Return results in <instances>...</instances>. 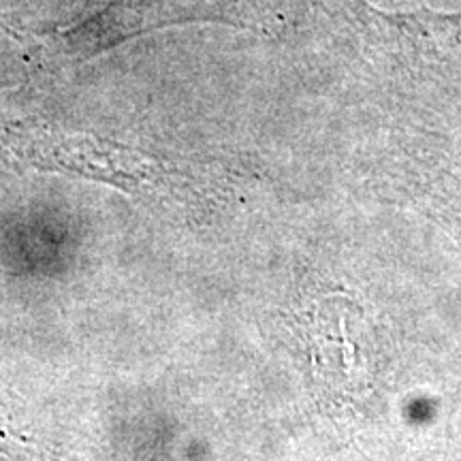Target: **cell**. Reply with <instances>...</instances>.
<instances>
[{
	"label": "cell",
	"instance_id": "1",
	"mask_svg": "<svg viewBox=\"0 0 461 461\" xmlns=\"http://www.w3.org/2000/svg\"><path fill=\"white\" fill-rule=\"evenodd\" d=\"M258 0H109L82 24L62 32L75 58H92L140 34L188 22H222L250 26Z\"/></svg>",
	"mask_w": 461,
	"mask_h": 461
},
{
	"label": "cell",
	"instance_id": "2",
	"mask_svg": "<svg viewBox=\"0 0 461 461\" xmlns=\"http://www.w3.org/2000/svg\"><path fill=\"white\" fill-rule=\"evenodd\" d=\"M32 160L41 169L77 173L82 177L131 190L152 180V165L120 146L84 140V137H48L34 146Z\"/></svg>",
	"mask_w": 461,
	"mask_h": 461
}]
</instances>
